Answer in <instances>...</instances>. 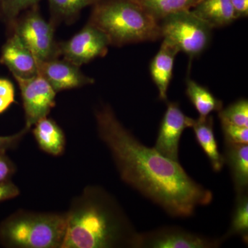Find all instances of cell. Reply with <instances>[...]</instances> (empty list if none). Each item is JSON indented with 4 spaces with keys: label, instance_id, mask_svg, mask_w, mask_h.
Returning a JSON list of instances; mask_svg holds the SVG:
<instances>
[{
    "label": "cell",
    "instance_id": "obj_1",
    "mask_svg": "<svg viewBox=\"0 0 248 248\" xmlns=\"http://www.w3.org/2000/svg\"><path fill=\"white\" fill-rule=\"evenodd\" d=\"M95 119L99 138L110 151L122 180L170 216L192 217L197 207L213 202L211 191L192 179L179 162L143 145L109 106L98 108Z\"/></svg>",
    "mask_w": 248,
    "mask_h": 248
},
{
    "label": "cell",
    "instance_id": "obj_2",
    "mask_svg": "<svg viewBox=\"0 0 248 248\" xmlns=\"http://www.w3.org/2000/svg\"><path fill=\"white\" fill-rule=\"evenodd\" d=\"M61 248H133L137 232L123 209L99 186H88L66 213Z\"/></svg>",
    "mask_w": 248,
    "mask_h": 248
},
{
    "label": "cell",
    "instance_id": "obj_3",
    "mask_svg": "<svg viewBox=\"0 0 248 248\" xmlns=\"http://www.w3.org/2000/svg\"><path fill=\"white\" fill-rule=\"evenodd\" d=\"M93 6L89 23L107 35L110 46L161 39L159 21L135 0H100Z\"/></svg>",
    "mask_w": 248,
    "mask_h": 248
},
{
    "label": "cell",
    "instance_id": "obj_4",
    "mask_svg": "<svg viewBox=\"0 0 248 248\" xmlns=\"http://www.w3.org/2000/svg\"><path fill=\"white\" fill-rule=\"evenodd\" d=\"M66 226V213L19 210L0 225V241L9 248H61Z\"/></svg>",
    "mask_w": 248,
    "mask_h": 248
},
{
    "label": "cell",
    "instance_id": "obj_5",
    "mask_svg": "<svg viewBox=\"0 0 248 248\" xmlns=\"http://www.w3.org/2000/svg\"><path fill=\"white\" fill-rule=\"evenodd\" d=\"M159 27L161 39L172 44L191 60L200 56L211 41L213 29L191 10L166 16L159 21Z\"/></svg>",
    "mask_w": 248,
    "mask_h": 248
},
{
    "label": "cell",
    "instance_id": "obj_6",
    "mask_svg": "<svg viewBox=\"0 0 248 248\" xmlns=\"http://www.w3.org/2000/svg\"><path fill=\"white\" fill-rule=\"evenodd\" d=\"M14 32L29 47L40 62L58 58V43L54 39L55 24L41 16L37 5L32 6L19 20H16Z\"/></svg>",
    "mask_w": 248,
    "mask_h": 248
},
{
    "label": "cell",
    "instance_id": "obj_7",
    "mask_svg": "<svg viewBox=\"0 0 248 248\" xmlns=\"http://www.w3.org/2000/svg\"><path fill=\"white\" fill-rule=\"evenodd\" d=\"M223 240L212 239L177 227L138 233L133 248H217Z\"/></svg>",
    "mask_w": 248,
    "mask_h": 248
},
{
    "label": "cell",
    "instance_id": "obj_8",
    "mask_svg": "<svg viewBox=\"0 0 248 248\" xmlns=\"http://www.w3.org/2000/svg\"><path fill=\"white\" fill-rule=\"evenodd\" d=\"M109 46L107 35L89 22L69 40L58 43L59 53L64 60L80 67L105 56Z\"/></svg>",
    "mask_w": 248,
    "mask_h": 248
},
{
    "label": "cell",
    "instance_id": "obj_9",
    "mask_svg": "<svg viewBox=\"0 0 248 248\" xmlns=\"http://www.w3.org/2000/svg\"><path fill=\"white\" fill-rule=\"evenodd\" d=\"M20 89L25 112V127L31 129L47 117L55 105L56 92L40 73L29 78L14 77Z\"/></svg>",
    "mask_w": 248,
    "mask_h": 248
},
{
    "label": "cell",
    "instance_id": "obj_10",
    "mask_svg": "<svg viewBox=\"0 0 248 248\" xmlns=\"http://www.w3.org/2000/svg\"><path fill=\"white\" fill-rule=\"evenodd\" d=\"M195 120L183 112L179 103L168 102L160 124L154 148L165 157L179 162V143L184 130L192 128Z\"/></svg>",
    "mask_w": 248,
    "mask_h": 248
},
{
    "label": "cell",
    "instance_id": "obj_11",
    "mask_svg": "<svg viewBox=\"0 0 248 248\" xmlns=\"http://www.w3.org/2000/svg\"><path fill=\"white\" fill-rule=\"evenodd\" d=\"M39 73L56 93L92 84L94 79L85 76L79 66L63 59H50L40 62Z\"/></svg>",
    "mask_w": 248,
    "mask_h": 248
},
{
    "label": "cell",
    "instance_id": "obj_12",
    "mask_svg": "<svg viewBox=\"0 0 248 248\" xmlns=\"http://www.w3.org/2000/svg\"><path fill=\"white\" fill-rule=\"evenodd\" d=\"M0 62L9 68L14 77L29 78L39 73L40 62L15 32L3 46Z\"/></svg>",
    "mask_w": 248,
    "mask_h": 248
},
{
    "label": "cell",
    "instance_id": "obj_13",
    "mask_svg": "<svg viewBox=\"0 0 248 248\" xmlns=\"http://www.w3.org/2000/svg\"><path fill=\"white\" fill-rule=\"evenodd\" d=\"M179 50L168 41L163 40L158 53L150 64V73L163 102L168 101V91L172 80L174 60Z\"/></svg>",
    "mask_w": 248,
    "mask_h": 248
},
{
    "label": "cell",
    "instance_id": "obj_14",
    "mask_svg": "<svg viewBox=\"0 0 248 248\" xmlns=\"http://www.w3.org/2000/svg\"><path fill=\"white\" fill-rule=\"evenodd\" d=\"M225 164L231 170L236 196L248 193V145L224 141Z\"/></svg>",
    "mask_w": 248,
    "mask_h": 248
},
{
    "label": "cell",
    "instance_id": "obj_15",
    "mask_svg": "<svg viewBox=\"0 0 248 248\" xmlns=\"http://www.w3.org/2000/svg\"><path fill=\"white\" fill-rule=\"evenodd\" d=\"M196 140L206 155L213 170L220 172L225 164L224 156L218 151V146L214 131L213 116L199 117L192 126Z\"/></svg>",
    "mask_w": 248,
    "mask_h": 248
},
{
    "label": "cell",
    "instance_id": "obj_16",
    "mask_svg": "<svg viewBox=\"0 0 248 248\" xmlns=\"http://www.w3.org/2000/svg\"><path fill=\"white\" fill-rule=\"evenodd\" d=\"M191 11L213 29L226 27L237 19L231 0H200Z\"/></svg>",
    "mask_w": 248,
    "mask_h": 248
},
{
    "label": "cell",
    "instance_id": "obj_17",
    "mask_svg": "<svg viewBox=\"0 0 248 248\" xmlns=\"http://www.w3.org/2000/svg\"><path fill=\"white\" fill-rule=\"evenodd\" d=\"M34 125L32 133L40 149L53 156L62 155L64 151L66 139L58 124L46 117Z\"/></svg>",
    "mask_w": 248,
    "mask_h": 248
},
{
    "label": "cell",
    "instance_id": "obj_18",
    "mask_svg": "<svg viewBox=\"0 0 248 248\" xmlns=\"http://www.w3.org/2000/svg\"><path fill=\"white\" fill-rule=\"evenodd\" d=\"M186 94L201 117L219 112L223 108V102L215 97L208 88L190 78L186 80Z\"/></svg>",
    "mask_w": 248,
    "mask_h": 248
},
{
    "label": "cell",
    "instance_id": "obj_19",
    "mask_svg": "<svg viewBox=\"0 0 248 248\" xmlns=\"http://www.w3.org/2000/svg\"><path fill=\"white\" fill-rule=\"evenodd\" d=\"M157 21L169 15L191 10L200 0H135Z\"/></svg>",
    "mask_w": 248,
    "mask_h": 248
},
{
    "label": "cell",
    "instance_id": "obj_20",
    "mask_svg": "<svg viewBox=\"0 0 248 248\" xmlns=\"http://www.w3.org/2000/svg\"><path fill=\"white\" fill-rule=\"evenodd\" d=\"M239 236L245 244L248 241V195L236 196L234 211L232 217L231 226L224 236L223 241L232 236Z\"/></svg>",
    "mask_w": 248,
    "mask_h": 248
},
{
    "label": "cell",
    "instance_id": "obj_21",
    "mask_svg": "<svg viewBox=\"0 0 248 248\" xmlns=\"http://www.w3.org/2000/svg\"><path fill=\"white\" fill-rule=\"evenodd\" d=\"M100 0H48L52 23L55 24L58 21L72 22L78 16L81 10L89 6H94Z\"/></svg>",
    "mask_w": 248,
    "mask_h": 248
},
{
    "label": "cell",
    "instance_id": "obj_22",
    "mask_svg": "<svg viewBox=\"0 0 248 248\" xmlns=\"http://www.w3.org/2000/svg\"><path fill=\"white\" fill-rule=\"evenodd\" d=\"M221 122L248 128V101L240 99L218 112Z\"/></svg>",
    "mask_w": 248,
    "mask_h": 248
},
{
    "label": "cell",
    "instance_id": "obj_23",
    "mask_svg": "<svg viewBox=\"0 0 248 248\" xmlns=\"http://www.w3.org/2000/svg\"><path fill=\"white\" fill-rule=\"evenodd\" d=\"M41 0H0V10L6 20L14 22L24 10L37 5Z\"/></svg>",
    "mask_w": 248,
    "mask_h": 248
},
{
    "label": "cell",
    "instance_id": "obj_24",
    "mask_svg": "<svg viewBox=\"0 0 248 248\" xmlns=\"http://www.w3.org/2000/svg\"><path fill=\"white\" fill-rule=\"evenodd\" d=\"M224 141L237 144H248V128L226 122H221Z\"/></svg>",
    "mask_w": 248,
    "mask_h": 248
},
{
    "label": "cell",
    "instance_id": "obj_25",
    "mask_svg": "<svg viewBox=\"0 0 248 248\" xmlns=\"http://www.w3.org/2000/svg\"><path fill=\"white\" fill-rule=\"evenodd\" d=\"M15 102L14 85L6 79H0V114L5 112Z\"/></svg>",
    "mask_w": 248,
    "mask_h": 248
},
{
    "label": "cell",
    "instance_id": "obj_26",
    "mask_svg": "<svg viewBox=\"0 0 248 248\" xmlns=\"http://www.w3.org/2000/svg\"><path fill=\"white\" fill-rule=\"evenodd\" d=\"M31 129L24 127L19 133L10 136H0V153H5L9 149H12L19 144L24 137Z\"/></svg>",
    "mask_w": 248,
    "mask_h": 248
},
{
    "label": "cell",
    "instance_id": "obj_27",
    "mask_svg": "<svg viewBox=\"0 0 248 248\" xmlns=\"http://www.w3.org/2000/svg\"><path fill=\"white\" fill-rule=\"evenodd\" d=\"M16 171L12 161L6 156L5 153H0V182L9 181Z\"/></svg>",
    "mask_w": 248,
    "mask_h": 248
},
{
    "label": "cell",
    "instance_id": "obj_28",
    "mask_svg": "<svg viewBox=\"0 0 248 248\" xmlns=\"http://www.w3.org/2000/svg\"><path fill=\"white\" fill-rule=\"evenodd\" d=\"M19 195V189L11 181L0 182V203L14 199Z\"/></svg>",
    "mask_w": 248,
    "mask_h": 248
},
{
    "label": "cell",
    "instance_id": "obj_29",
    "mask_svg": "<svg viewBox=\"0 0 248 248\" xmlns=\"http://www.w3.org/2000/svg\"><path fill=\"white\" fill-rule=\"evenodd\" d=\"M236 19L248 17V0H231Z\"/></svg>",
    "mask_w": 248,
    "mask_h": 248
}]
</instances>
